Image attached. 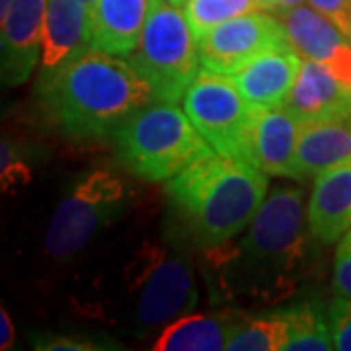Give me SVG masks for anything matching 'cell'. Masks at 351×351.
Masks as SVG:
<instances>
[{
  "label": "cell",
  "instance_id": "603a6c76",
  "mask_svg": "<svg viewBox=\"0 0 351 351\" xmlns=\"http://www.w3.org/2000/svg\"><path fill=\"white\" fill-rule=\"evenodd\" d=\"M32 170L24 162L20 151L16 149L10 138H2L0 145V182L4 191H12L16 188H22L29 182Z\"/></svg>",
  "mask_w": 351,
  "mask_h": 351
},
{
  "label": "cell",
  "instance_id": "83f0119b",
  "mask_svg": "<svg viewBox=\"0 0 351 351\" xmlns=\"http://www.w3.org/2000/svg\"><path fill=\"white\" fill-rule=\"evenodd\" d=\"M14 334H16V330H14L12 318H10L8 311L2 306V308H0V350L6 351L12 348Z\"/></svg>",
  "mask_w": 351,
  "mask_h": 351
},
{
  "label": "cell",
  "instance_id": "9c48e42d",
  "mask_svg": "<svg viewBox=\"0 0 351 351\" xmlns=\"http://www.w3.org/2000/svg\"><path fill=\"white\" fill-rule=\"evenodd\" d=\"M205 71L232 76L258 55L274 49H293L287 32L276 14L250 12L213 27L197 39Z\"/></svg>",
  "mask_w": 351,
  "mask_h": 351
},
{
  "label": "cell",
  "instance_id": "9a60e30c",
  "mask_svg": "<svg viewBox=\"0 0 351 351\" xmlns=\"http://www.w3.org/2000/svg\"><path fill=\"white\" fill-rule=\"evenodd\" d=\"M306 221L311 237L324 244L336 242L351 230V162L314 178Z\"/></svg>",
  "mask_w": 351,
  "mask_h": 351
},
{
  "label": "cell",
  "instance_id": "ba28073f",
  "mask_svg": "<svg viewBox=\"0 0 351 351\" xmlns=\"http://www.w3.org/2000/svg\"><path fill=\"white\" fill-rule=\"evenodd\" d=\"M133 267L137 269L133 287L138 289L137 322L141 328L152 330L195 308L197 285L186 250L170 254L154 246Z\"/></svg>",
  "mask_w": 351,
  "mask_h": 351
},
{
  "label": "cell",
  "instance_id": "d4e9b609",
  "mask_svg": "<svg viewBox=\"0 0 351 351\" xmlns=\"http://www.w3.org/2000/svg\"><path fill=\"white\" fill-rule=\"evenodd\" d=\"M34 348L41 351H100L106 346L100 339L80 336V334H51L45 332L34 338Z\"/></svg>",
  "mask_w": 351,
  "mask_h": 351
},
{
  "label": "cell",
  "instance_id": "f546056e",
  "mask_svg": "<svg viewBox=\"0 0 351 351\" xmlns=\"http://www.w3.org/2000/svg\"><path fill=\"white\" fill-rule=\"evenodd\" d=\"M12 2L14 0H0V22L8 16V10H10Z\"/></svg>",
  "mask_w": 351,
  "mask_h": 351
},
{
  "label": "cell",
  "instance_id": "7a4b0ae2",
  "mask_svg": "<svg viewBox=\"0 0 351 351\" xmlns=\"http://www.w3.org/2000/svg\"><path fill=\"white\" fill-rule=\"evenodd\" d=\"M304 191L279 186L265 197L246 234L230 250H207L225 267L223 285L244 299L279 301L299 283L306 265Z\"/></svg>",
  "mask_w": 351,
  "mask_h": 351
},
{
  "label": "cell",
  "instance_id": "4dcf8cb0",
  "mask_svg": "<svg viewBox=\"0 0 351 351\" xmlns=\"http://www.w3.org/2000/svg\"><path fill=\"white\" fill-rule=\"evenodd\" d=\"M168 4H172L176 8H182V6H186L188 4V0H166Z\"/></svg>",
  "mask_w": 351,
  "mask_h": 351
},
{
  "label": "cell",
  "instance_id": "4316f807",
  "mask_svg": "<svg viewBox=\"0 0 351 351\" xmlns=\"http://www.w3.org/2000/svg\"><path fill=\"white\" fill-rule=\"evenodd\" d=\"M318 12L328 16L348 36L351 24V0H306Z\"/></svg>",
  "mask_w": 351,
  "mask_h": 351
},
{
  "label": "cell",
  "instance_id": "7402d4cb",
  "mask_svg": "<svg viewBox=\"0 0 351 351\" xmlns=\"http://www.w3.org/2000/svg\"><path fill=\"white\" fill-rule=\"evenodd\" d=\"M260 8L262 0H188L186 18L195 38L201 39L217 25Z\"/></svg>",
  "mask_w": 351,
  "mask_h": 351
},
{
  "label": "cell",
  "instance_id": "d6986e66",
  "mask_svg": "<svg viewBox=\"0 0 351 351\" xmlns=\"http://www.w3.org/2000/svg\"><path fill=\"white\" fill-rule=\"evenodd\" d=\"M244 316L232 311L219 314L180 316L154 341V351H219L226 350Z\"/></svg>",
  "mask_w": 351,
  "mask_h": 351
},
{
  "label": "cell",
  "instance_id": "6da1fadb",
  "mask_svg": "<svg viewBox=\"0 0 351 351\" xmlns=\"http://www.w3.org/2000/svg\"><path fill=\"white\" fill-rule=\"evenodd\" d=\"M36 90L43 117L75 141L113 138L133 113L156 101L151 84L125 57L100 49L43 71Z\"/></svg>",
  "mask_w": 351,
  "mask_h": 351
},
{
  "label": "cell",
  "instance_id": "30bf717a",
  "mask_svg": "<svg viewBox=\"0 0 351 351\" xmlns=\"http://www.w3.org/2000/svg\"><path fill=\"white\" fill-rule=\"evenodd\" d=\"M302 59L324 64L343 86L351 88V41L328 16L308 6L274 12Z\"/></svg>",
  "mask_w": 351,
  "mask_h": 351
},
{
  "label": "cell",
  "instance_id": "44dd1931",
  "mask_svg": "<svg viewBox=\"0 0 351 351\" xmlns=\"http://www.w3.org/2000/svg\"><path fill=\"white\" fill-rule=\"evenodd\" d=\"M289 324L283 311L263 316H244L228 341V351H279L285 350Z\"/></svg>",
  "mask_w": 351,
  "mask_h": 351
},
{
  "label": "cell",
  "instance_id": "ac0fdd59",
  "mask_svg": "<svg viewBox=\"0 0 351 351\" xmlns=\"http://www.w3.org/2000/svg\"><path fill=\"white\" fill-rule=\"evenodd\" d=\"M152 0H98L90 10L92 49L129 57L138 45Z\"/></svg>",
  "mask_w": 351,
  "mask_h": 351
},
{
  "label": "cell",
  "instance_id": "5bb4252c",
  "mask_svg": "<svg viewBox=\"0 0 351 351\" xmlns=\"http://www.w3.org/2000/svg\"><path fill=\"white\" fill-rule=\"evenodd\" d=\"M346 162H351V121H302L289 178L304 182Z\"/></svg>",
  "mask_w": 351,
  "mask_h": 351
},
{
  "label": "cell",
  "instance_id": "52a82bcc",
  "mask_svg": "<svg viewBox=\"0 0 351 351\" xmlns=\"http://www.w3.org/2000/svg\"><path fill=\"white\" fill-rule=\"evenodd\" d=\"M184 112L215 152L250 162L254 104L240 94L232 76L203 69L184 96Z\"/></svg>",
  "mask_w": 351,
  "mask_h": 351
},
{
  "label": "cell",
  "instance_id": "e0dca14e",
  "mask_svg": "<svg viewBox=\"0 0 351 351\" xmlns=\"http://www.w3.org/2000/svg\"><path fill=\"white\" fill-rule=\"evenodd\" d=\"M92 49L90 10L80 0H47L43 71H53Z\"/></svg>",
  "mask_w": 351,
  "mask_h": 351
},
{
  "label": "cell",
  "instance_id": "7c38bea8",
  "mask_svg": "<svg viewBox=\"0 0 351 351\" xmlns=\"http://www.w3.org/2000/svg\"><path fill=\"white\" fill-rule=\"evenodd\" d=\"M301 121L285 106H254L250 164L267 176H291Z\"/></svg>",
  "mask_w": 351,
  "mask_h": 351
},
{
  "label": "cell",
  "instance_id": "5b68a950",
  "mask_svg": "<svg viewBox=\"0 0 351 351\" xmlns=\"http://www.w3.org/2000/svg\"><path fill=\"white\" fill-rule=\"evenodd\" d=\"M195 41L186 12L166 0H152L138 45L127 61L151 84L156 100L178 104L199 75V43Z\"/></svg>",
  "mask_w": 351,
  "mask_h": 351
},
{
  "label": "cell",
  "instance_id": "4fadbf2b",
  "mask_svg": "<svg viewBox=\"0 0 351 351\" xmlns=\"http://www.w3.org/2000/svg\"><path fill=\"white\" fill-rule=\"evenodd\" d=\"M285 108L299 121L348 119L351 121V88L343 86L324 64L302 59L297 82Z\"/></svg>",
  "mask_w": 351,
  "mask_h": 351
},
{
  "label": "cell",
  "instance_id": "277c9868",
  "mask_svg": "<svg viewBox=\"0 0 351 351\" xmlns=\"http://www.w3.org/2000/svg\"><path fill=\"white\" fill-rule=\"evenodd\" d=\"M119 162L145 182H168L213 147L174 101H152L113 135Z\"/></svg>",
  "mask_w": 351,
  "mask_h": 351
},
{
  "label": "cell",
  "instance_id": "484cf974",
  "mask_svg": "<svg viewBox=\"0 0 351 351\" xmlns=\"http://www.w3.org/2000/svg\"><path fill=\"white\" fill-rule=\"evenodd\" d=\"M334 289L339 297L351 299V230L339 239L334 262Z\"/></svg>",
  "mask_w": 351,
  "mask_h": 351
},
{
  "label": "cell",
  "instance_id": "d6a6232c",
  "mask_svg": "<svg viewBox=\"0 0 351 351\" xmlns=\"http://www.w3.org/2000/svg\"><path fill=\"white\" fill-rule=\"evenodd\" d=\"M348 39L351 41V24H350V29H348Z\"/></svg>",
  "mask_w": 351,
  "mask_h": 351
},
{
  "label": "cell",
  "instance_id": "3957f363",
  "mask_svg": "<svg viewBox=\"0 0 351 351\" xmlns=\"http://www.w3.org/2000/svg\"><path fill=\"white\" fill-rule=\"evenodd\" d=\"M166 191L195 244L207 252L250 226L267 195V174L246 160L211 152L168 180Z\"/></svg>",
  "mask_w": 351,
  "mask_h": 351
},
{
  "label": "cell",
  "instance_id": "8fae6325",
  "mask_svg": "<svg viewBox=\"0 0 351 351\" xmlns=\"http://www.w3.org/2000/svg\"><path fill=\"white\" fill-rule=\"evenodd\" d=\"M47 0H14L2 20V82H25L43 55Z\"/></svg>",
  "mask_w": 351,
  "mask_h": 351
},
{
  "label": "cell",
  "instance_id": "1f68e13d",
  "mask_svg": "<svg viewBox=\"0 0 351 351\" xmlns=\"http://www.w3.org/2000/svg\"><path fill=\"white\" fill-rule=\"evenodd\" d=\"M80 2H82V4L86 6L88 10H92V8L96 6V2H98V0H80Z\"/></svg>",
  "mask_w": 351,
  "mask_h": 351
},
{
  "label": "cell",
  "instance_id": "ffe728a7",
  "mask_svg": "<svg viewBox=\"0 0 351 351\" xmlns=\"http://www.w3.org/2000/svg\"><path fill=\"white\" fill-rule=\"evenodd\" d=\"M289 324L287 351H330L334 341L328 326V313L318 302H299L283 311Z\"/></svg>",
  "mask_w": 351,
  "mask_h": 351
},
{
  "label": "cell",
  "instance_id": "f1b7e54d",
  "mask_svg": "<svg viewBox=\"0 0 351 351\" xmlns=\"http://www.w3.org/2000/svg\"><path fill=\"white\" fill-rule=\"evenodd\" d=\"M302 4V0H262L263 10H271V12H279V10H287L293 6Z\"/></svg>",
  "mask_w": 351,
  "mask_h": 351
},
{
  "label": "cell",
  "instance_id": "2e32d148",
  "mask_svg": "<svg viewBox=\"0 0 351 351\" xmlns=\"http://www.w3.org/2000/svg\"><path fill=\"white\" fill-rule=\"evenodd\" d=\"M295 49H274L258 55L232 75L240 94L254 106H285L301 71Z\"/></svg>",
  "mask_w": 351,
  "mask_h": 351
},
{
  "label": "cell",
  "instance_id": "8992f818",
  "mask_svg": "<svg viewBox=\"0 0 351 351\" xmlns=\"http://www.w3.org/2000/svg\"><path fill=\"white\" fill-rule=\"evenodd\" d=\"M127 201L125 180L112 170L100 168L78 178L51 219L45 234L47 256L64 260L76 254L121 215Z\"/></svg>",
  "mask_w": 351,
  "mask_h": 351
},
{
  "label": "cell",
  "instance_id": "cb8c5ba5",
  "mask_svg": "<svg viewBox=\"0 0 351 351\" xmlns=\"http://www.w3.org/2000/svg\"><path fill=\"white\" fill-rule=\"evenodd\" d=\"M326 313L334 350L351 351V299L336 297L328 304Z\"/></svg>",
  "mask_w": 351,
  "mask_h": 351
}]
</instances>
